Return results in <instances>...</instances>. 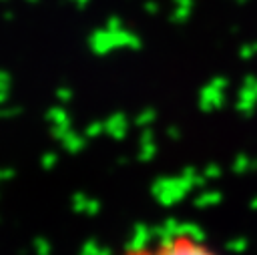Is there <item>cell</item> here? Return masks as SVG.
Returning <instances> with one entry per match:
<instances>
[{
    "mask_svg": "<svg viewBox=\"0 0 257 255\" xmlns=\"http://www.w3.org/2000/svg\"><path fill=\"white\" fill-rule=\"evenodd\" d=\"M110 255H225L203 231L191 225H171L141 235Z\"/></svg>",
    "mask_w": 257,
    "mask_h": 255,
    "instance_id": "obj_1",
    "label": "cell"
}]
</instances>
